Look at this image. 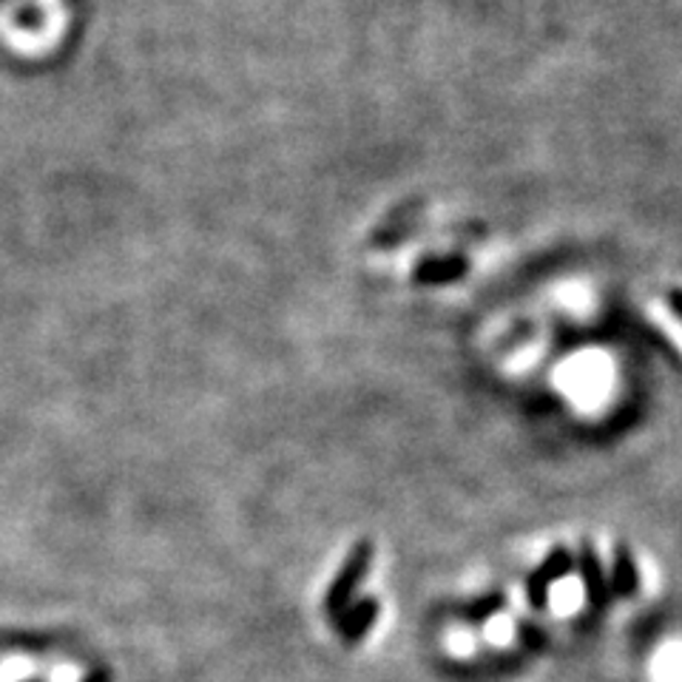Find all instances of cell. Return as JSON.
Returning <instances> with one entry per match:
<instances>
[{
  "label": "cell",
  "mask_w": 682,
  "mask_h": 682,
  "mask_svg": "<svg viewBox=\"0 0 682 682\" xmlns=\"http://www.w3.org/2000/svg\"><path fill=\"white\" fill-rule=\"evenodd\" d=\"M580 597H583V594H580L578 580H569V583L563 580V583L557 586V592L552 594V603H555L557 612H571V608L580 606Z\"/></svg>",
  "instance_id": "obj_3"
},
{
  "label": "cell",
  "mask_w": 682,
  "mask_h": 682,
  "mask_svg": "<svg viewBox=\"0 0 682 682\" xmlns=\"http://www.w3.org/2000/svg\"><path fill=\"white\" fill-rule=\"evenodd\" d=\"M370 555H373V549H370L368 540L352 549V555L347 557V563H345V569H342V575L336 578V583L331 586V594H327V608H331V612H336V608L342 606L347 597H350L352 589L361 583V578L368 575Z\"/></svg>",
  "instance_id": "obj_1"
},
{
  "label": "cell",
  "mask_w": 682,
  "mask_h": 682,
  "mask_svg": "<svg viewBox=\"0 0 682 682\" xmlns=\"http://www.w3.org/2000/svg\"><path fill=\"white\" fill-rule=\"evenodd\" d=\"M615 589L620 594H629L634 589V569H631L629 555H626V549H617V575H615Z\"/></svg>",
  "instance_id": "obj_6"
},
{
  "label": "cell",
  "mask_w": 682,
  "mask_h": 682,
  "mask_svg": "<svg viewBox=\"0 0 682 682\" xmlns=\"http://www.w3.org/2000/svg\"><path fill=\"white\" fill-rule=\"evenodd\" d=\"M583 571H586V583L592 589L594 600H603V571L597 566V557L589 546H583Z\"/></svg>",
  "instance_id": "obj_4"
},
{
  "label": "cell",
  "mask_w": 682,
  "mask_h": 682,
  "mask_svg": "<svg viewBox=\"0 0 682 682\" xmlns=\"http://www.w3.org/2000/svg\"><path fill=\"white\" fill-rule=\"evenodd\" d=\"M373 615H375V603H361V606L356 608V612H352V620L342 622V629H345L347 638H350V640L359 638L361 629H364V626H368V622L373 620Z\"/></svg>",
  "instance_id": "obj_5"
},
{
  "label": "cell",
  "mask_w": 682,
  "mask_h": 682,
  "mask_svg": "<svg viewBox=\"0 0 682 682\" xmlns=\"http://www.w3.org/2000/svg\"><path fill=\"white\" fill-rule=\"evenodd\" d=\"M563 569H569V555H566L563 549H557L555 555L543 563V569H540L538 575L529 580V597H532L535 606H540V603H543V597H546V583L552 578H557V575H563Z\"/></svg>",
  "instance_id": "obj_2"
}]
</instances>
